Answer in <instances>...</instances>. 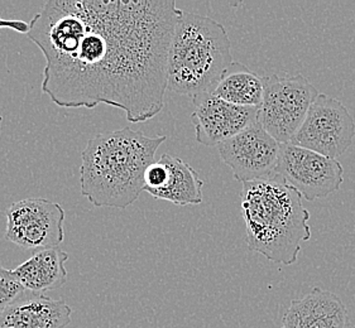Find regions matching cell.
<instances>
[{"mask_svg": "<svg viewBox=\"0 0 355 328\" xmlns=\"http://www.w3.org/2000/svg\"><path fill=\"white\" fill-rule=\"evenodd\" d=\"M182 12L175 0L46 1L27 33L46 58L42 93L61 107L107 104L135 124L155 118Z\"/></svg>", "mask_w": 355, "mask_h": 328, "instance_id": "obj_1", "label": "cell"}, {"mask_svg": "<svg viewBox=\"0 0 355 328\" xmlns=\"http://www.w3.org/2000/svg\"><path fill=\"white\" fill-rule=\"evenodd\" d=\"M167 136L123 128L92 138L81 153V194L96 207L127 208L144 191V176Z\"/></svg>", "mask_w": 355, "mask_h": 328, "instance_id": "obj_2", "label": "cell"}, {"mask_svg": "<svg viewBox=\"0 0 355 328\" xmlns=\"http://www.w3.org/2000/svg\"><path fill=\"white\" fill-rule=\"evenodd\" d=\"M241 208L249 250L273 263L297 262L302 243L311 239L310 212L302 196L277 174L243 185Z\"/></svg>", "mask_w": 355, "mask_h": 328, "instance_id": "obj_3", "label": "cell"}, {"mask_svg": "<svg viewBox=\"0 0 355 328\" xmlns=\"http://www.w3.org/2000/svg\"><path fill=\"white\" fill-rule=\"evenodd\" d=\"M232 43L220 21L182 12L168 57V89L192 101L213 95L224 72L233 64Z\"/></svg>", "mask_w": 355, "mask_h": 328, "instance_id": "obj_4", "label": "cell"}, {"mask_svg": "<svg viewBox=\"0 0 355 328\" xmlns=\"http://www.w3.org/2000/svg\"><path fill=\"white\" fill-rule=\"evenodd\" d=\"M264 93L257 122L279 144L291 143L319 91L302 75L263 78Z\"/></svg>", "mask_w": 355, "mask_h": 328, "instance_id": "obj_5", "label": "cell"}, {"mask_svg": "<svg viewBox=\"0 0 355 328\" xmlns=\"http://www.w3.org/2000/svg\"><path fill=\"white\" fill-rule=\"evenodd\" d=\"M275 173L307 201L330 196L344 182V170L338 159L291 143L279 145Z\"/></svg>", "mask_w": 355, "mask_h": 328, "instance_id": "obj_6", "label": "cell"}, {"mask_svg": "<svg viewBox=\"0 0 355 328\" xmlns=\"http://www.w3.org/2000/svg\"><path fill=\"white\" fill-rule=\"evenodd\" d=\"M355 122L340 101L319 93L291 144L338 159L353 144Z\"/></svg>", "mask_w": 355, "mask_h": 328, "instance_id": "obj_7", "label": "cell"}, {"mask_svg": "<svg viewBox=\"0 0 355 328\" xmlns=\"http://www.w3.org/2000/svg\"><path fill=\"white\" fill-rule=\"evenodd\" d=\"M6 237L28 250L58 248L64 239V211L57 202L27 199L7 210Z\"/></svg>", "mask_w": 355, "mask_h": 328, "instance_id": "obj_8", "label": "cell"}, {"mask_svg": "<svg viewBox=\"0 0 355 328\" xmlns=\"http://www.w3.org/2000/svg\"><path fill=\"white\" fill-rule=\"evenodd\" d=\"M279 145L259 122L218 145L220 157L233 171L238 182L248 183L268 179L276 173Z\"/></svg>", "mask_w": 355, "mask_h": 328, "instance_id": "obj_9", "label": "cell"}, {"mask_svg": "<svg viewBox=\"0 0 355 328\" xmlns=\"http://www.w3.org/2000/svg\"><path fill=\"white\" fill-rule=\"evenodd\" d=\"M193 104L196 109L190 120L196 140L207 147L224 143L258 119V107H239L214 95H206Z\"/></svg>", "mask_w": 355, "mask_h": 328, "instance_id": "obj_10", "label": "cell"}, {"mask_svg": "<svg viewBox=\"0 0 355 328\" xmlns=\"http://www.w3.org/2000/svg\"><path fill=\"white\" fill-rule=\"evenodd\" d=\"M204 181L199 173L182 159L164 153L150 164L144 176V191L157 200L178 206L200 205Z\"/></svg>", "mask_w": 355, "mask_h": 328, "instance_id": "obj_11", "label": "cell"}, {"mask_svg": "<svg viewBox=\"0 0 355 328\" xmlns=\"http://www.w3.org/2000/svg\"><path fill=\"white\" fill-rule=\"evenodd\" d=\"M71 316L64 300L26 291L0 312V328H64L71 323Z\"/></svg>", "mask_w": 355, "mask_h": 328, "instance_id": "obj_12", "label": "cell"}, {"mask_svg": "<svg viewBox=\"0 0 355 328\" xmlns=\"http://www.w3.org/2000/svg\"><path fill=\"white\" fill-rule=\"evenodd\" d=\"M348 309L333 292L313 288L286 309L281 328H347Z\"/></svg>", "mask_w": 355, "mask_h": 328, "instance_id": "obj_13", "label": "cell"}, {"mask_svg": "<svg viewBox=\"0 0 355 328\" xmlns=\"http://www.w3.org/2000/svg\"><path fill=\"white\" fill-rule=\"evenodd\" d=\"M67 259L69 254L60 248L38 250L12 273L26 291L43 294L64 286Z\"/></svg>", "mask_w": 355, "mask_h": 328, "instance_id": "obj_14", "label": "cell"}, {"mask_svg": "<svg viewBox=\"0 0 355 328\" xmlns=\"http://www.w3.org/2000/svg\"><path fill=\"white\" fill-rule=\"evenodd\" d=\"M263 93V78L234 61L224 72L213 95L239 107H259L262 105Z\"/></svg>", "mask_w": 355, "mask_h": 328, "instance_id": "obj_15", "label": "cell"}, {"mask_svg": "<svg viewBox=\"0 0 355 328\" xmlns=\"http://www.w3.org/2000/svg\"><path fill=\"white\" fill-rule=\"evenodd\" d=\"M24 292V286L17 280L12 271L0 265V312L18 300Z\"/></svg>", "mask_w": 355, "mask_h": 328, "instance_id": "obj_16", "label": "cell"}, {"mask_svg": "<svg viewBox=\"0 0 355 328\" xmlns=\"http://www.w3.org/2000/svg\"><path fill=\"white\" fill-rule=\"evenodd\" d=\"M0 129H1V115H0Z\"/></svg>", "mask_w": 355, "mask_h": 328, "instance_id": "obj_17", "label": "cell"}, {"mask_svg": "<svg viewBox=\"0 0 355 328\" xmlns=\"http://www.w3.org/2000/svg\"><path fill=\"white\" fill-rule=\"evenodd\" d=\"M353 328H355V326H354V327H353Z\"/></svg>", "mask_w": 355, "mask_h": 328, "instance_id": "obj_18", "label": "cell"}]
</instances>
